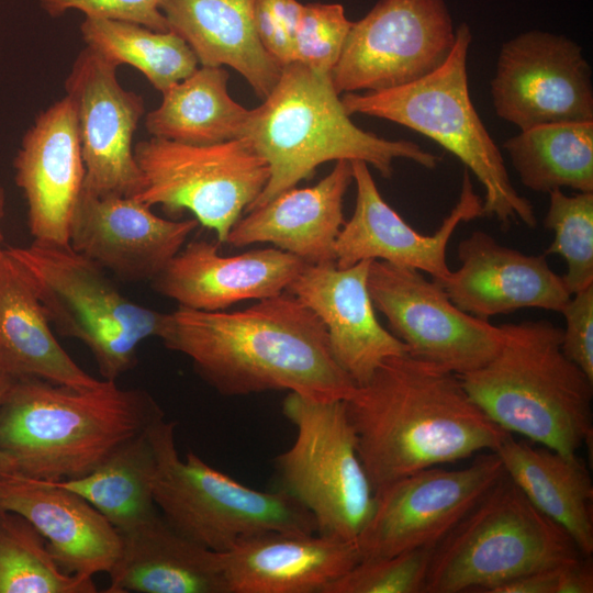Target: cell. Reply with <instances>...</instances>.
Returning a JSON list of instances; mask_svg holds the SVG:
<instances>
[{"label":"cell","mask_w":593,"mask_h":593,"mask_svg":"<svg viewBox=\"0 0 593 593\" xmlns=\"http://www.w3.org/2000/svg\"><path fill=\"white\" fill-rule=\"evenodd\" d=\"M158 337L226 396L288 390L345 400L357 385L334 359L324 324L288 291L234 312L178 306Z\"/></svg>","instance_id":"cell-1"},{"label":"cell","mask_w":593,"mask_h":593,"mask_svg":"<svg viewBox=\"0 0 593 593\" xmlns=\"http://www.w3.org/2000/svg\"><path fill=\"white\" fill-rule=\"evenodd\" d=\"M344 401L374 492L416 471L495 451L510 435L458 374L409 354L384 359Z\"/></svg>","instance_id":"cell-2"},{"label":"cell","mask_w":593,"mask_h":593,"mask_svg":"<svg viewBox=\"0 0 593 593\" xmlns=\"http://www.w3.org/2000/svg\"><path fill=\"white\" fill-rule=\"evenodd\" d=\"M164 416L148 392L115 381L76 389L16 378L0 403V450L23 475L80 478Z\"/></svg>","instance_id":"cell-3"},{"label":"cell","mask_w":593,"mask_h":593,"mask_svg":"<svg viewBox=\"0 0 593 593\" xmlns=\"http://www.w3.org/2000/svg\"><path fill=\"white\" fill-rule=\"evenodd\" d=\"M244 137L269 167L266 187L245 213L311 179L327 161L362 160L383 178L392 176L396 159L426 169L440 161L414 142L387 139L358 127L345 111L329 74L296 61L282 67L273 89L250 110Z\"/></svg>","instance_id":"cell-4"},{"label":"cell","mask_w":593,"mask_h":593,"mask_svg":"<svg viewBox=\"0 0 593 593\" xmlns=\"http://www.w3.org/2000/svg\"><path fill=\"white\" fill-rule=\"evenodd\" d=\"M503 339L484 366L458 374L478 406L501 428L562 454L592 441L593 380L561 347L549 321L500 325Z\"/></svg>","instance_id":"cell-5"},{"label":"cell","mask_w":593,"mask_h":593,"mask_svg":"<svg viewBox=\"0 0 593 593\" xmlns=\"http://www.w3.org/2000/svg\"><path fill=\"white\" fill-rule=\"evenodd\" d=\"M471 41L469 25L461 23L450 55L432 74L389 90L344 93L340 100L349 115L388 120L434 139L483 186V216L495 219L502 227L522 222L534 228V208L512 184L504 158L470 98L467 57Z\"/></svg>","instance_id":"cell-6"},{"label":"cell","mask_w":593,"mask_h":593,"mask_svg":"<svg viewBox=\"0 0 593 593\" xmlns=\"http://www.w3.org/2000/svg\"><path fill=\"white\" fill-rule=\"evenodd\" d=\"M583 556L570 535L504 474L433 548L424 593H488Z\"/></svg>","instance_id":"cell-7"},{"label":"cell","mask_w":593,"mask_h":593,"mask_svg":"<svg viewBox=\"0 0 593 593\" xmlns=\"http://www.w3.org/2000/svg\"><path fill=\"white\" fill-rule=\"evenodd\" d=\"M176 422L148 428L156 455L153 496L163 517L180 534L216 552L268 532L316 533L312 514L283 490L249 488L214 469L197 454L180 458Z\"/></svg>","instance_id":"cell-8"},{"label":"cell","mask_w":593,"mask_h":593,"mask_svg":"<svg viewBox=\"0 0 593 593\" xmlns=\"http://www.w3.org/2000/svg\"><path fill=\"white\" fill-rule=\"evenodd\" d=\"M5 249L30 278L49 323L86 345L103 380L116 381L135 366L139 344L159 336L165 313L130 300L69 244L33 240Z\"/></svg>","instance_id":"cell-9"},{"label":"cell","mask_w":593,"mask_h":593,"mask_svg":"<svg viewBox=\"0 0 593 593\" xmlns=\"http://www.w3.org/2000/svg\"><path fill=\"white\" fill-rule=\"evenodd\" d=\"M282 413L295 437L275 459L278 489L312 514L318 534L356 541L372 513L374 491L345 401L289 392Z\"/></svg>","instance_id":"cell-10"},{"label":"cell","mask_w":593,"mask_h":593,"mask_svg":"<svg viewBox=\"0 0 593 593\" xmlns=\"http://www.w3.org/2000/svg\"><path fill=\"white\" fill-rule=\"evenodd\" d=\"M134 155L142 186L133 197L169 213L190 211L220 244L269 179L267 161L246 137L210 145L149 137Z\"/></svg>","instance_id":"cell-11"},{"label":"cell","mask_w":593,"mask_h":593,"mask_svg":"<svg viewBox=\"0 0 593 593\" xmlns=\"http://www.w3.org/2000/svg\"><path fill=\"white\" fill-rule=\"evenodd\" d=\"M455 42L445 0H379L351 23L329 77L339 96L398 88L439 68Z\"/></svg>","instance_id":"cell-12"},{"label":"cell","mask_w":593,"mask_h":593,"mask_svg":"<svg viewBox=\"0 0 593 593\" xmlns=\"http://www.w3.org/2000/svg\"><path fill=\"white\" fill-rule=\"evenodd\" d=\"M368 289L391 333L417 359L463 374L484 366L501 347L500 326L460 310L419 270L371 260Z\"/></svg>","instance_id":"cell-13"},{"label":"cell","mask_w":593,"mask_h":593,"mask_svg":"<svg viewBox=\"0 0 593 593\" xmlns=\"http://www.w3.org/2000/svg\"><path fill=\"white\" fill-rule=\"evenodd\" d=\"M474 457L465 468H426L374 492L356 539L361 559L434 548L505 472L495 451Z\"/></svg>","instance_id":"cell-14"},{"label":"cell","mask_w":593,"mask_h":593,"mask_svg":"<svg viewBox=\"0 0 593 593\" xmlns=\"http://www.w3.org/2000/svg\"><path fill=\"white\" fill-rule=\"evenodd\" d=\"M490 92L496 115L521 131L593 121L591 68L564 35L532 30L505 42Z\"/></svg>","instance_id":"cell-15"},{"label":"cell","mask_w":593,"mask_h":593,"mask_svg":"<svg viewBox=\"0 0 593 593\" xmlns=\"http://www.w3.org/2000/svg\"><path fill=\"white\" fill-rule=\"evenodd\" d=\"M116 70L85 46L71 65L65 90L76 111L85 188L98 195L133 197L142 186L133 137L146 113L145 102L120 83Z\"/></svg>","instance_id":"cell-16"},{"label":"cell","mask_w":593,"mask_h":593,"mask_svg":"<svg viewBox=\"0 0 593 593\" xmlns=\"http://www.w3.org/2000/svg\"><path fill=\"white\" fill-rule=\"evenodd\" d=\"M356 204L335 245L336 266L350 267L361 260H382L426 272L441 283L450 272L446 253L462 222L483 216L482 199L474 192L468 169L462 175L459 200L434 234H421L382 198L368 164L351 160Z\"/></svg>","instance_id":"cell-17"},{"label":"cell","mask_w":593,"mask_h":593,"mask_svg":"<svg viewBox=\"0 0 593 593\" xmlns=\"http://www.w3.org/2000/svg\"><path fill=\"white\" fill-rule=\"evenodd\" d=\"M198 225L195 219L160 217L134 197L98 195L83 187L69 245L123 281H152Z\"/></svg>","instance_id":"cell-18"},{"label":"cell","mask_w":593,"mask_h":593,"mask_svg":"<svg viewBox=\"0 0 593 593\" xmlns=\"http://www.w3.org/2000/svg\"><path fill=\"white\" fill-rule=\"evenodd\" d=\"M15 182L36 242L69 244L70 223L85 187L77 116L68 96L42 111L22 137Z\"/></svg>","instance_id":"cell-19"},{"label":"cell","mask_w":593,"mask_h":593,"mask_svg":"<svg viewBox=\"0 0 593 593\" xmlns=\"http://www.w3.org/2000/svg\"><path fill=\"white\" fill-rule=\"evenodd\" d=\"M371 260L339 268L336 262L305 264L288 288L324 324L338 366L357 384L380 363L407 354V347L378 321L368 289Z\"/></svg>","instance_id":"cell-20"},{"label":"cell","mask_w":593,"mask_h":593,"mask_svg":"<svg viewBox=\"0 0 593 593\" xmlns=\"http://www.w3.org/2000/svg\"><path fill=\"white\" fill-rule=\"evenodd\" d=\"M457 255L460 267L440 284L455 305L478 318L527 307L561 312L571 296L545 254H523L483 231L462 239Z\"/></svg>","instance_id":"cell-21"},{"label":"cell","mask_w":593,"mask_h":593,"mask_svg":"<svg viewBox=\"0 0 593 593\" xmlns=\"http://www.w3.org/2000/svg\"><path fill=\"white\" fill-rule=\"evenodd\" d=\"M216 244L192 240L150 281L159 294L199 311H223L288 290L305 262L277 247L222 256Z\"/></svg>","instance_id":"cell-22"},{"label":"cell","mask_w":593,"mask_h":593,"mask_svg":"<svg viewBox=\"0 0 593 593\" xmlns=\"http://www.w3.org/2000/svg\"><path fill=\"white\" fill-rule=\"evenodd\" d=\"M0 510L29 521L67 573L89 578L109 573L118 559L116 528L79 494L52 481L0 472Z\"/></svg>","instance_id":"cell-23"},{"label":"cell","mask_w":593,"mask_h":593,"mask_svg":"<svg viewBox=\"0 0 593 593\" xmlns=\"http://www.w3.org/2000/svg\"><path fill=\"white\" fill-rule=\"evenodd\" d=\"M227 593H322L361 560L356 541L268 532L220 552Z\"/></svg>","instance_id":"cell-24"},{"label":"cell","mask_w":593,"mask_h":593,"mask_svg":"<svg viewBox=\"0 0 593 593\" xmlns=\"http://www.w3.org/2000/svg\"><path fill=\"white\" fill-rule=\"evenodd\" d=\"M354 182L349 160H337L315 186L289 189L246 212L226 244L244 247L269 243L307 265L336 262L335 245L344 219V197Z\"/></svg>","instance_id":"cell-25"},{"label":"cell","mask_w":593,"mask_h":593,"mask_svg":"<svg viewBox=\"0 0 593 593\" xmlns=\"http://www.w3.org/2000/svg\"><path fill=\"white\" fill-rule=\"evenodd\" d=\"M118 533L107 593H227L220 552L180 534L158 511Z\"/></svg>","instance_id":"cell-26"},{"label":"cell","mask_w":593,"mask_h":593,"mask_svg":"<svg viewBox=\"0 0 593 593\" xmlns=\"http://www.w3.org/2000/svg\"><path fill=\"white\" fill-rule=\"evenodd\" d=\"M256 0H163L168 30L193 51L200 66L231 67L265 99L281 66L262 46L255 25Z\"/></svg>","instance_id":"cell-27"},{"label":"cell","mask_w":593,"mask_h":593,"mask_svg":"<svg viewBox=\"0 0 593 593\" xmlns=\"http://www.w3.org/2000/svg\"><path fill=\"white\" fill-rule=\"evenodd\" d=\"M0 368L76 389L103 381L87 373L54 336L49 320L22 266L0 251Z\"/></svg>","instance_id":"cell-28"},{"label":"cell","mask_w":593,"mask_h":593,"mask_svg":"<svg viewBox=\"0 0 593 593\" xmlns=\"http://www.w3.org/2000/svg\"><path fill=\"white\" fill-rule=\"evenodd\" d=\"M506 475L529 502L560 525L583 556L593 553V482L586 463L510 434L497 447Z\"/></svg>","instance_id":"cell-29"},{"label":"cell","mask_w":593,"mask_h":593,"mask_svg":"<svg viewBox=\"0 0 593 593\" xmlns=\"http://www.w3.org/2000/svg\"><path fill=\"white\" fill-rule=\"evenodd\" d=\"M224 67L200 66L163 92L161 102L145 113L150 137L210 145L244 137L250 110L228 92Z\"/></svg>","instance_id":"cell-30"},{"label":"cell","mask_w":593,"mask_h":593,"mask_svg":"<svg viewBox=\"0 0 593 593\" xmlns=\"http://www.w3.org/2000/svg\"><path fill=\"white\" fill-rule=\"evenodd\" d=\"M503 148L521 182L535 192H593V121L537 125L507 138Z\"/></svg>","instance_id":"cell-31"},{"label":"cell","mask_w":593,"mask_h":593,"mask_svg":"<svg viewBox=\"0 0 593 593\" xmlns=\"http://www.w3.org/2000/svg\"><path fill=\"white\" fill-rule=\"evenodd\" d=\"M148 428L90 473L52 482L79 494L118 530L145 521L157 512L153 496L157 461Z\"/></svg>","instance_id":"cell-32"},{"label":"cell","mask_w":593,"mask_h":593,"mask_svg":"<svg viewBox=\"0 0 593 593\" xmlns=\"http://www.w3.org/2000/svg\"><path fill=\"white\" fill-rule=\"evenodd\" d=\"M79 30L86 47L118 68L134 67L160 93L199 67L190 46L170 30L100 18H83Z\"/></svg>","instance_id":"cell-33"},{"label":"cell","mask_w":593,"mask_h":593,"mask_svg":"<svg viewBox=\"0 0 593 593\" xmlns=\"http://www.w3.org/2000/svg\"><path fill=\"white\" fill-rule=\"evenodd\" d=\"M89 577L65 572L23 516L0 510V593H96Z\"/></svg>","instance_id":"cell-34"},{"label":"cell","mask_w":593,"mask_h":593,"mask_svg":"<svg viewBox=\"0 0 593 593\" xmlns=\"http://www.w3.org/2000/svg\"><path fill=\"white\" fill-rule=\"evenodd\" d=\"M544 227L555 235L545 255H559L566 260L562 278L570 293L592 286L593 192L568 195L561 189L550 191Z\"/></svg>","instance_id":"cell-35"},{"label":"cell","mask_w":593,"mask_h":593,"mask_svg":"<svg viewBox=\"0 0 593 593\" xmlns=\"http://www.w3.org/2000/svg\"><path fill=\"white\" fill-rule=\"evenodd\" d=\"M432 550L361 559L322 593H424Z\"/></svg>","instance_id":"cell-36"},{"label":"cell","mask_w":593,"mask_h":593,"mask_svg":"<svg viewBox=\"0 0 593 593\" xmlns=\"http://www.w3.org/2000/svg\"><path fill=\"white\" fill-rule=\"evenodd\" d=\"M339 3H303L294 37V58L311 69L329 74L351 26Z\"/></svg>","instance_id":"cell-37"},{"label":"cell","mask_w":593,"mask_h":593,"mask_svg":"<svg viewBox=\"0 0 593 593\" xmlns=\"http://www.w3.org/2000/svg\"><path fill=\"white\" fill-rule=\"evenodd\" d=\"M51 16L78 11L85 18L132 22L155 31H168L163 0H36Z\"/></svg>","instance_id":"cell-38"},{"label":"cell","mask_w":593,"mask_h":593,"mask_svg":"<svg viewBox=\"0 0 593 593\" xmlns=\"http://www.w3.org/2000/svg\"><path fill=\"white\" fill-rule=\"evenodd\" d=\"M303 3L298 0H256L255 25L269 55L284 67L295 61L294 37Z\"/></svg>","instance_id":"cell-39"},{"label":"cell","mask_w":593,"mask_h":593,"mask_svg":"<svg viewBox=\"0 0 593 593\" xmlns=\"http://www.w3.org/2000/svg\"><path fill=\"white\" fill-rule=\"evenodd\" d=\"M560 313L566 318L562 350L593 380V284L571 294Z\"/></svg>","instance_id":"cell-40"},{"label":"cell","mask_w":593,"mask_h":593,"mask_svg":"<svg viewBox=\"0 0 593 593\" xmlns=\"http://www.w3.org/2000/svg\"><path fill=\"white\" fill-rule=\"evenodd\" d=\"M563 564L516 577L492 588L488 593H558Z\"/></svg>","instance_id":"cell-41"},{"label":"cell","mask_w":593,"mask_h":593,"mask_svg":"<svg viewBox=\"0 0 593 593\" xmlns=\"http://www.w3.org/2000/svg\"><path fill=\"white\" fill-rule=\"evenodd\" d=\"M593 563L590 557L563 564L558 593H592Z\"/></svg>","instance_id":"cell-42"},{"label":"cell","mask_w":593,"mask_h":593,"mask_svg":"<svg viewBox=\"0 0 593 593\" xmlns=\"http://www.w3.org/2000/svg\"><path fill=\"white\" fill-rule=\"evenodd\" d=\"M14 377L0 368V403L8 391L9 387L14 381ZM0 472H14L11 461L0 450Z\"/></svg>","instance_id":"cell-43"},{"label":"cell","mask_w":593,"mask_h":593,"mask_svg":"<svg viewBox=\"0 0 593 593\" xmlns=\"http://www.w3.org/2000/svg\"><path fill=\"white\" fill-rule=\"evenodd\" d=\"M4 209H5V192L4 189L0 182V251L3 249L2 242H3V235L1 231V221L4 216Z\"/></svg>","instance_id":"cell-44"}]
</instances>
